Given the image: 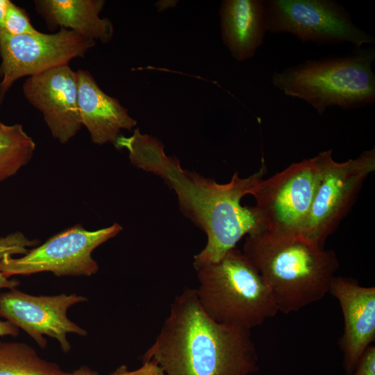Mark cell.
Wrapping results in <instances>:
<instances>
[{
  "mask_svg": "<svg viewBox=\"0 0 375 375\" xmlns=\"http://www.w3.org/2000/svg\"><path fill=\"white\" fill-rule=\"evenodd\" d=\"M10 277L0 272V289H12L19 285V281L17 279H10Z\"/></svg>",
  "mask_w": 375,
  "mask_h": 375,
  "instance_id": "cell-24",
  "label": "cell"
},
{
  "mask_svg": "<svg viewBox=\"0 0 375 375\" xmlns=\"http://www.w3.org/2000/svg\"><path fill=\"white\" fill-rule=\"evenodd\" d=\"M142 360L156 362L165 375H252L258 369L251 330L212 320L195 288L175 297Z\"/></svg>",
  "mask_w": 375,
  "mask_h": 375,
  "instance_id": "cell-2",
  "label": "cell"
},
{
  "mask_svg": "<svg viewBox=\"0 0 375 375\" xmlns=\"http://www.w3.org/2000/svg\"><path fill=\"white\" fill-rule=\"evenodd\" d=\"M349 375H375V347L370 345L360 357L355 369Z\"/></svg>",
  "mask_w": 375,
  "mask_h": 375,
  "instance_id": "cell-22",
  "label": "cell"
},
{
  "mask_svg": "<svg viewBox=\"0 0 375 375\" xmlns=\"http://www.w3.org/2000/svg\"><path fill=\"white\" fill-rule=\"evenodd\" d=\"M86 301L85 297L76 293L35 296L15 288L0 294V317L25 331L40 348H46L48 336L67 353L72 348L68 334H88L68 318L67 310Z\"/></svg>",
  "mask_w": 375,
  "mask_h": 375,
  "instance_id": "cell-11",
  "label": "cell"
},
{
  "mask_svg": "<svg viewBox=\"0 0 375 375\" xmlns=\"http://www.w3.org/2000/svg\"><path fill=\"white\" fill-rule=\"evenodd\" d=\"M35 144L19 124L0 122V182L15 175L31 159Z\"/></svg>",
  "mask_w": 375,
  "mask_h": 375,
  "instance_id": "cell-18",
  "label": "cell"
},
{
  "mask_svg": "<svg viewBox=\"0 0 375 375\" xmlns=\"http://www.w3.org/2000/svg\"><path fill=\"white\" fill-rule=\"evenodd\" d=\"M375 170V149L358 157L336 162L328 157L317 187L301 236L324 247L354 205L367 177Z\"/></svg>",
  "mask_w": 375,
  "mask_h": 375,
  "instance_id": "cell-9",
  "label": "cell"
},
{
  "mask_svg": "<svg viewBox=\"0 0 375 375\" xmlns=\"http://www.w3.org/2000/svg\"><path fill=\"white\" fill-rule=\"evenodd\" d=\"M37 240H30L19 231L0 238V260L6 256L24 255L29 247L37 244Z\"/></svg>",
  "mask_w": 375,
  "mask_h": 375,
  "instance_id": "cell-20",
  "label": "cell"
},
{
  "mask_svg": "<svg viewBox=\"0 0 375 375\" xmlns=\"http://www.w3.org/2000/svg\"><path fill=\"white\" fill-rule=\"evenodd\" d=\"M196 270L198 301L215 322L251 330L278 312L260 274L236 247Z\"/></svg>",
  "mask_w": 375,
  "mask_h": 375,
  "instance_id": "cell-5",
  "label": "cell"
},
{
  "mask_svg": "<svg viewBox=\"0 0 375 375\" xmlns=\"http://www.w3.org/2000/svg\"><path fill=\"white\" fill-rule=\"evenodd\" d=\"M219 16L222 38L231 56L238 62L251 58L267 32L265 1L224 0Z\"/></svg>",
  "mask_w": 375,
  "mask_h": 375,
  "instance_id": "cell-15",
  "label": "cell"
},
{
  "mask_svg": "<svg viewBox=\"0 0 375 375\" xmlns=\"http://www.w3.org/2000/svg\"><path fill=\"white\" fill-rule=\"evenodd\" d=\"M265 26L268 32L290 33L303 43L317 45L347 42L359 49L375 42L333 0L265 1Z\"/></svg>",
  "mask_w": 375,
  "mask_h": 375,
  "instance_id": "cell-7",
  "label": "cell"
},
{
  "mask_svg": "<svg viewBox=\"0 0 375 375\" xmlns=\"http://www.w3.org/2000/svg\"><path fill=\"white\" fill-rule=\"evenodd\" d=\"M18 334V328L6 320L0 319V336H17Z\"/></svg>",
  "mask_w": 375,
  "mask_h": 375,
  "instance_id": "cell-23",
  "label": "cell"
},
{
  "mask_svg": "<svg viewBox=\"0 0 375 375\" xmlns=\"http://www.w3.org/2000/svg\"><path fill=\"white\" fill-rule=\"evenodd\" d=\"M332 150L291 164L260 180L251 194L266 231L299 235L303 231L315 191Z\"/></svg>",
  "mask_w": 375,
  "mask_h": 375,
  "instance_id": "cell-6",
  "label": "cell"
},
{
  "mask_svg": "<svg viewBox=\"0 0 375 375\" xmlns=\"http://www.w3.org/2000/svg\"><path fill=\"white\" fill-rule=\"evenodd\" d=\"M94 45L95 42L66 28L22 35H11L0 29V104L17 79L68 65L74 58L84 57Z\"/></svg>",
  "mask_w": 375,
  "mask_h": 375,
  "instance_id": "cell-10",
  "label": "cell"
},
{
  "mask_svg": "<svg viewBox=\"0 0 375 375\" xmlns=\"http://www.w3.org/2000/svg\"><path fill=\"white\" fill-rule=\"evenodd\" d=\"M242 252L268 287L278 312L288 314L322 299L340 263L299 235L263 231L247 236Z\"/></svg>",
  "mask_w": 375,
  "mask_h": 375,
  "instance_id": "cell-3",
  "label": "cell"
},
{
  "mask_svg": "<svg viewBox=\"0 0 375 375\" xmlns=\"http://www.w3.org/2000/svg\"><path fill=\"white\" fill-rule=\"evenodd\" d=\"M110 375H165L162 369L154 361L144 360L140 367L128 370L126 365L119 367Z\"/></svg>",
  "mask_w": 375,
  "mask_h": 375,
  "instance_id": "cell-21",
  "label": "cell"
},
{
  "mask_svg": "<svg viewBox=\"0 0 375 375\" xmlns=\"http://www.w3.org/2000/svg\"><path fill=\"white\" fill-rule=\"evenodd\" d=\"M10 2V0H0V28L3 27Z\"/></svg>",
  "mask_w": 375,
  "mask_h": 375,
  "instance_id": "cell-25",
  "label": "cell"
},
{
  "mask_svg": "<svg viewBox=\"0 0 375 375\" xmlns=\"http://www.w3.org/2000/svg\"><path fill=\"white\" fill-rule=\"evenodd\" d=\"M114 144L127 150L134 166L161 178L176 194L183 214L206 233V244L194 256L195 269L218 261L244 235L265 231L256 207L241 203L264 178V164L248 177L241 178L235 172L228 183L221 184L184 169L176 158L165 154L160 141L141 133L139 128L128 137L119 136Z\"/></svg>",
  "mask_w": 375,
  "mask_h": 375,
  "instance_id": "cell-1",
  "label": "cell"
},
{
  "mask_svg": "<svg viewBox=\"0 0 375 375\" xmlns=\"http://www.w3.org/2000/svg\"><path fill=\"white\" fill-rule=\"evenodd\" d=\"M69 375H99L97 372L87 366H81L78 369L69 372Z\"/></svg>",
  "mask_w": 375,
  "mask_h": 375,
  "instance_id": "cell-26",
  "label": "cell"
},
{
  "mask_svg": "<svg viewBox=\"0 0 375 375\" xmlns=\"http://www.w3.org/2000/svg\"><path fill=\"white\" fill-rule=\"evenodd\" d=\"M0 29L11 35L35 34L39 32L31 23L26 12L12 1L7 11L3 27Z\"/></svg>",
  "mask_w": 375,
  "mask_h": 375,
  "instance_id": "cell-19",
  "label": "cell"
},
{
  "mask_svg": "<svg viewBox=\"0 0 375 375\" xmlns=\"http://www.w3.org/2000/svg\"><path fill=\"white\" fill-rule=\"evenodd\" d=\"M176 3V1H159L156 3V6L160 10H162L174 6Z\"/></svg>",
  "mask_w": 375,
  "mask_h": 375,
  "instance_id": "cell-27",
  "label": "cell"
},
{
  "mask_svg": "<svg viewBox=\"0 0 375 375\" xmlns=\"http://www.w3.org/2000/svg\"><path fill=\"white\" fill-rule=\"evenodd\" d=\"M122 230L118 224L97 231L74 226L19 258L4 257L0 260V272L8 277L40 272H51L57 276H90L99 269L92 256L94 250Z\"/></svg>",
  "mask_w": 375,
  "mask_h": 375,
  "instance_id": "cell-8",
  "label": "cell"
},
{
  "mask_svg": "<svg viewBox=\"0 0 375 375\" xmlns=\"http://www.w3.org/2000/svg\"><path fill=\"white\" fill-rule=\"evenodd\" d=\"M78 109L81 125L97 144H114L122 129L131 130L137 121L119 101L106 94L88 71L76 72Z\"/></svg>",
  "mask_w": 375,
  "mask_h": 375,
  "instance_id": "cell-14",
  "label": "cell"
},
{
  "mask_svg": "<svg viewBox=\"0 0 375 375\" xmlns=\"http://www.w3.org/2000/svg\"><path fill=\"white\" fill-rule=\"evenodd\" d=\"M24 342H0V375H69Z\"/></svg>",
  "mask_w": 375,
  "mask_h": 375,
  "instance_id": "cell-17",
  "label": "cell"
},
{
  "mask_svg": "<svg viewBox=\"0 0 375 375\" xmlns=\"http://www.w3.org/2000/svg\"><path fill=\"white\" fill-rule=\"evenodd\" d=\"M374 49L310 59L273 73L271 83L285 95L303 100L319 115L331 106L358 109L375 102Z\"/></svg>",
  "mask_w": 375,
  "mask_h": 375,
  "instance_id": "cell-4",
  "label": "cell"
},
{
  "mask_svg": "<svg viewBox=\"0 0 375 375\" xmlns=\"http://www.w3.org/2000/svg\"><path fill=\"white\" fill-rule=\"evenodd\" d=\"M329 293L338 300L343 315L344 331L338 344L344 369L349 375L375 340V288L361 286L351 278L335 276Z\"/></svg>",
  "mask_w": 375,
  "mask_h": 375,
  "instance_id": "cell-13",
  "label": "cell"
},
{
  "mask_svg": "<svg viewBox=\"0 0 375 375\" xmlns=\"http://www.w3.org/2000/svg\"><path fill=\"white\" fill-rule=\"evenodd\" d=\"M34 5L50 30L69 29L95 42L108 43L113 37L112 23L99 16L103 0H36Z\"/></svg>",
  "mask_w": 375,
  "mask_h": 375,
  "instance_id": "cell-16",
  "label": "cell"
},
{
  "mask_svg": "<svg viewBox=\"0 0 375 375\" xmlns=\"http://www.w3.org/2000/svg\"><path fill=\"white\" fill-rule=\"evenodd\" d=\"M22 90L26 100L42 114L54 139L65 144L80 130L76 74L69 65L29 76Z\"/></svg>",
  "mask_w": 375,
  "mask_h": 375,
  "instance_id": "cell-12",
  "label": "cell"
}]
</instances>
